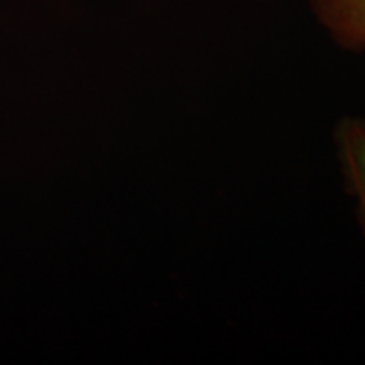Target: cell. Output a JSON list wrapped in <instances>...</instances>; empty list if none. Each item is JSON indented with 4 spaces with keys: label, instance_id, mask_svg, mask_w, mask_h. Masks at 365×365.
<instances>
[{
    "label": "cell",
    "instance_id": "1",
    "mask_svg": "<svg viewBox=\"0 0 365 365\" xmlns=\"http://www.w3.org/2000/svg\"><path fill=\"white\" fill-rule=\"evenodd\" d=\"M333 148L365 239V117L341 115L333 127Z\"/></svg>",
    "mask_w": 365,
    "mask_h": 365
},
{
    "label": "cell",
    "instance_id": "2",
    "mask_svg": "<svg viewBox=\"0 0 365 365\" xmlns=\"http://www.w3.org/2000/svg\"><path fill=\"white\" fill-rule=\"evenodd\" d=\"M309 9L336 48L365 53V0H309Z\"/></svg>",
    "mask_w": 365,
    "mask_h": 365
}]
</instances>
